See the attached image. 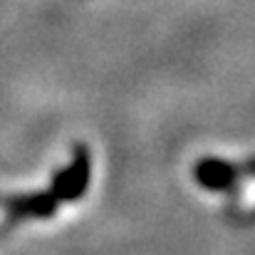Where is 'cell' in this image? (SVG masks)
Returning a JSON list of instances; mask_svg holds the SVG:
<instances>
[{
    "label": "cell",
    "instance_id": "7a4b0ae2",
    "mask_svg": "<svg viewBox=\"0 0 255 255\" xmlns=\"http://www.w3.org/2000/svg\"><path fill=\"white\" fill-rule=\"evenodd\" d=\"M5 203V213L12 221H25V218H52L57 213L60 201L50 193H20V196H10L2 201Z\"/></svg>",
    "mask_w": 255,
    "mask_h": 255
},
{
    "label": "cell",
    "instance_id": "3957f363",
    "mask_svg": "<svg viewBox=\"0 0 255 255\" xmlns=\"http://www.w3.org/2000/svg\"><path fill=\"white\" fill-rule=\"evenodd\" d=\"M193 178L206 191H228L238 183V166L226 159L206 156L193 166Z\"/></svg>",
    "mask_w": 255,
    "mask_h": 255
},
{
    "label": "cell",
    "instance_id": "6da1fadb",
    "mask_svg": "<svg viewBox=\"0 0 255 255\" xmlns=\"http://www.w3.org/2000/svg\"><path fill=\"white\" fill-rule=\"evenodd\" d=\"M89 178H92L89 151H87L85 146H77L72 161L60 171V173H55L52 186H50V193H52L60 203L80 201V198L85 196L87 186H89Z\"/></svg>",
    "mask_w": 255,
    "mask_h": 255
}]
</instances>
